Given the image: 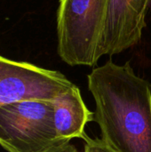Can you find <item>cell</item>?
<instances>
[{
  "mask_svg": "<svg viewBox=\"0 0 151 152\" xmlns=\"http://www.w3.org/2000/svg\"><path fill=\"white\" fill-rule=\"evenodd\" d=\"M101 140L116 152H151V85L129 62L108 61L87 76Z\"/></svg>",
  "mask_w": 151,
  "mask_h": 152,
  "instance_id": "1",
  "label": "cell"
},
{
  "mask_svg": "<svg viewBox=\"0 0 151 152\" xmlns=\"http://www.w3.org/2000/svg\"><path fill=\"white\" fill-rule=\"evenodd\" d=\"M109 0H60L57 52L69 66L94 67L102 57L101 40Z\"/></svg>",
  "mask_w": 151,
  "mask_h": 152,
  "instance_id": "2",
  "label": "cell"
},
{
  "mask_svg": "<svg viewBox=\"0 0 151 152\" xmlns=\"http://www.w3.org/2000/svg\"><path fill=\"white\" fill-rule=\"evenodd\" d=\"M62 143L53 102L21 101L0 107V145L6 151L43 152Z\"/></svg>",
  "mask_w": 151,
  "mask_h": 152,
  "instance_id": "3",
  "label": "cell"
},
{
  "mask_svg": "<svg viewBox=\"0 0 151 152\" xmlns=\"http://www.w3.org/2000/svg\"><path fill=\"white\" fill-rule=\"evenodd\" d=\"M73 86L60 71L0 55V107L21 101L53 102Z\"/></svg>",
  "mask_w": 151,
  "mask_h": 152,
  "instance_id": "4",
  "label": "cell"
},
{
  "mask_svg": "<svg viewBox=\"0 0 151 152\" xmlns=\"http://www.w3.org/2000/svg\"><path fill=\"white\" fill-rule=\"evenodd\" d=\"M151 0H109L101 53L112 56L139 44Z\"/></svg>",
  "mask_w": 151,
  "mask_h": 152,
  "instance_id": "5",
  "label": "cell"
},
{
  "mask_svg": "<svg viewBox=\"0 0 151 152\" xmlns=\"http://www.w3.org/2000/svg\"><path fill=\"white\" fill-rule=\"evenodd\" d=\"M54 124L59 140L69 142L74 138L85 140L87 123L94 121V113L85 104L80 89L74 84L67 92L53 102Z\"/></svg>",
  "mask_w": 151,
  "mask_h": 152,
  "instance_id": "6",
  "label": "cell"
},
{
  "mask_svg": "<svg viewBox=\"0 0 151 152\" xmlns=\"http://www.w3.org/2000/svg\"><path fill=\"white\" fill-rule=\"evenodd\" d=\"M84 142V152H116L109 148L101 139H92L87 135Z\"/></svg>",
  "mask_w": 151,
  "mask_h": 152,
  "instance_id": "7",
  "label": "cell"
},
{
  "mask_svg": "<svg viewBox=\"0 0 151 152\" xmlns=\"http://www.w3.org/2000/svg\"><path fill=\"white\" fill-rule=\"evenodd\" d=\"M43 152H78V151L73 144H70V142H66L60 145H56Z\"/></svg>",
  "mask_w": 151,
  "mask_h": 152,
  "instance_id": "8",
  "label": "cell"
}]
</instances>
